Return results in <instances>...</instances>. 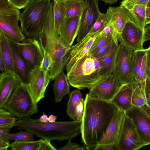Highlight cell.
<instances>
[{
  "label": "cell",
  "mask_w": 150,
  "mask_h": 150,
  "mask_svg": "<svg viewBox=\"0 0 150 150\" xmlns=\"http://www.w3.org/2000/svg\"><path fill=\"white\" fill-rule=\"evenodd\" d=\"M84 101L82 141L88 150H95L119 108L111 101L94 98L88 93Z\"/></svg>",
  "instance_id": "cell-1"
},
{
  "label": "cell",
  "mask_w": 150,
  "mask_h": 150,
  "mask_svg": "<svg viewBox=\"0 0 150 150\" xmlns=\"http://www.w3.org/2000/svg\"><path fill=\"white\" fill-rule=\"evenodd\" d=\"M81 121H60L43 122L30 117L20 119L15 125L20 129L29 131L41 139L61 142L68 141L81 133Z\"/></svg>",
  "instance_id": "cell-2"
},
{
  "label": "cell",
  "mask_w": 150,
  "mask_h": 150,
  "mask_svg": "<svg viewBox=\"0 0 150 150\" xmlns=\"http://www.w3.org/2000/svg\"><path fill=\"white\" fill-rule=\"evenodd\" d=\"M108 75L98 59L87 54L75 63L67 76L70 85L84 89H90Z\"/></svg>",
  "instance_id": "cell-3"
},
{
  "label": "cell",
  "mask_w": 150,
  "mask_h": 150,
  "mask_svg": "<svg viewBox=\"0 0 150 150\" xmlns=\"http://www.w3.org/2000/svg\"><path fill=\"white\" fill-rule=\"evenodd\" d=\"M51 0H32L21 13V28L26 37L38 39Z\"/></svg>",
  "instance_id": "cell-4"
},
{
  "label": "cell",
  "mask_w": 150,
  "mask_h": 150,
  "mask_svg": "<svg viewBox=\"0 0 150 150\" xmlns=\"http://www.w3.org/2000/svg\"><path fill=\"white\" fill-rule=\"evenodd\" d=\"M37 103L28 85L21 83L13 90L3 108L20 119L37 113Z\"/></svg>",
  "instance_id": "cell-5"
},
{
  "label": "cell",
  "mask_w": 150,
  "mask_h": 150,
  "mask_svg": "<svg viewBox=\"0 0 150 150\" xmlns=\"http://www.w3.org/2000/svg\"><path fill=\"white\" fill-rule=\"evenodd\" d=\"M20 13L19 9L7 0H0V32L17 43L26 38L18 24Z\"/></svg>",
  "instance_id": "cell-6"
},
{
  "label": "cell",
  "mask_w": 150,
  "mask_h": 150,
  "mask_svg": "<svg viewBox=\"0 0 150 150\" xmlns=\"http://www.w3.org/2000/svg\"><path fill=\"white\" fill-rule=\"evenodd\" d=\"M119 42L115 74L122 85L133 82L132 64L134 51L122 41Z\"/></svg>",
  "instance_id": "cell-7"
},
{
  "label": "cell",
  "mask_w": 150,
  "mask_h": 150,
  "mask_svg": "<svg viewBox=\"0 0 150 150\" xmlns=\"http://www.w3.org/2000/svg\"><path fill=\"white\" fill-rule=\"evenodd\" d=\"M115 146L118 150H137L145 146L135 126L126 115Z\"/></svg>",
  "instance_id": "cell-8"
},
{
  "label": "cell",
  "mask_w": 150,
  "mask_h": 150,
  "mask_svg": "<svg viewBox=\"0 0 150 150\" xmlns=\"http://www.w3.org/2000/svg\"><path fill=\"white\" fill-rule=\"evenodd\" d=\"M16 43L20 54L30 70L41 66L44 52L38 39L26 38Z\"/></svg>",
  "instance_id": "cell-9"
},
{
  "label": "cell",
  "mask_w": 150,
  "mask_h": 150,
  "mask_svg": "<svg viewBox=\"0 0 150 150\" xmlns=\"http://www.w3.org/2000/svg\"><path fill=\"white\" fill-rule=\"evenodd\" d=\"M121 85L115 74L109 75L90 88L88 94L95 98L111 101Z\"/></svg>",
  "instance_id": "cell-10"
},
{
  "label": "cell",
  "mask_w": 150,
  "mask_h": 150,
  "mask_svg": "<svg viewBox=\"0 0 150 150\" xmlns=\"http://www.w3.org/2000/svg\"><path fill=\"white\" fill-rule=\"evenodd\" d=\"M147 51L146 49L134 52L132 64L133 82L145 94L148 68Z\"/></svg>",
  "instance_id": "cell-11"
},
{
  "label": "cell",
  "mask_w": 150,
  "mask_h": 150,
  "mask_svg": "<svg viewBox=\"0 0 150 150\" xmlns=\"http://www.w3.org/2000/svg\"><path fill=\"white\" fill-rule=\"evenodd\" d=\"M50 80L49 72L41 67L30 71L28 86L37 103L45 97L46 90Z\"/></svg>",
  "instance_id": "cell-12"
},
{
  "label": "cell",
  "mask_w": 150,
  "mask_h": 150,
  "mask_svg": "<svg viewBox=\"0 0 150 150\" xmlns=\"http://www.w3.org/2000/svg\"><path fill=\"white\" fill-rule=\"evenodd\" d=\"M85 7L81 18L80 27L77 39L78 42L89 33L97 21L100 12L98 0H84Z\"/></svg>",
  "instance_id": "cell-13"
},
{
  "label": "cell",
  "mask_w": 150,
  "mask_h": 150,
  "mask_svg": "<svg viewBox=\"0 0 150 150\" xmlns=\"http://www.w3.org/2000/svg\"><path fill=\"white\" fill-rule=\"evenodd\" d=\"M53 1L51 2L47 12L42 29L38 39L43 51L51 55L59 38L57 36L54 23L53 13Z\"/></svg>",
  "instance_id": "cell-14"
},
{
  "label": "cell",
  "mask_w": 150,
  "mask_h": 150,
  "mask_svg": "<svg viewBox=\"0 0 150 150\" xmlns=\"http://www.w3.org/2000/svg\"><path fill=\"white\" fill-rule=\"evenodd\" d=\"M144 31L136 25L131 18L126 23L119 40L135 52L144 49Z\"/></svg>",
  "instance_id": "cell-15"
},
{
  "label": "cell",
  "mask_w": 150,
  "mask_h": 150,
  "mask_svg": "<svg viewBox=\"0 0 150 150\" xmlns=\"http://www.w3.org/2000/svg\"><path fill=\"white\" fill-rule=\"evenodd\" d=\"M71 47L63 45L58 39L51 55V64L49 71L51 80L55 78L62 71L68 62Z\"/></svg>",
  "instance_id": "cell-16"
},
{
  "label": "cell",
  "mask_w": 150,
  "mask_h": 150,
  "mask_svg": "<svg viewBox=\"0 0 150 150\" xmlns=\"http://www.w3.org/2000/svg\"><path fill=\"white\" fill-rule=\"evenodd\" d=\"M125 115L132 120L145 146L150 144V120L139 108L133 106Z\"/></svg>",
  "instance_id": "cell-17"
},
{
  "label": "cell",
  "mask_w": 150,
  "mask_h": 150,
  "mask_svg": "<svg viewBox=\"0 0 150 150\" xmlns=\"http://www.w3.org/2000/svg\"><path fill=\"white\" fill-rule=\"evenodd\" d=\"M125 112L118 109L95 150L105 146H115L121 132Z\"/></svg>",
  "instance_id": "cell-18"
},
{
  "label": "cell",
  "mask_w": 150,
  "mask_h": 150,
  "mask_svg": "<svg viewBox=\"0 0 150 150\" xmlns=\"http://www.w3.org/2000/svg\"><path fill=\"white\" fill-rule=\"evenodd\" d=\"M81 16L65 19L61 28L59 41L64 46L71 47L78 35L80 25Z\"/></svg>",
  "instance_id": "cell-19"
},
{
  "label": "cell",
  "mask_w": 150,
  "mask_h": 150,
  "mask_svg": "<svg viewBox=\"0 0 150 150\" xmlns=\"http://www.w3.org/2000/svg\"><path fill=\"white\" fill-rule=\"evenodd\" d=\"M14 73L6 71L0 75V108H4L14 89L21 83Z\"/></svg>",
  "instance_id": "cell-20"
},
{
  "label": "cell",
  "mask_w": 150,
  "mask_h": 150,
  "mask_svg": "<svg viewBox=\"0 0 150 150\" xmlns=\"http://www.w3.org/2000/svg\"><path fill=\"white\" fill-rule=\"evenodd\" d=\"M98 34L93 35L88 34L82 40L71 47L69 60L66 66L67 72L76 62L88 54L92 44Z\"/></svg>",
  "instance_id": "cell-21"
},
{
  "label": "cell",
  "mask_w": 150,
  "mask_h": 150,
  "mask_svg": "<svg viewBox=\"0 0 150 150\" xmlns=\"http://www.w3.org/2000/svg\"><path fill=\"white\" fill-rule=\"evenodd\" d=\"M9 40L13 55L15 74L19 79L21 83L28 85L30 70L20 54L16 43Z\"/></svg>",
  "instance_id": "cell-22"
},
{
  "label": "cell",
  "mask_w": 150,
  "mask_h": 150,
  "mask_svg": "<svg viewBox=\"0 0 150 150\" xmlns=\"http://www.w3.org/2000/svg\"><path fill=\"white\" fill-rule=\"evenodd\" d=\"M134 88L132 83L122 84L111 102L125 112L133 107L132 98Z\"/></svg>",
  "instance_id": "cell-23"
},
{
  "label": "cell",
  "mask_w": 150,
  "mask_h": 150,
  "mask_svg": "<svg viewBox=\"0 0 150 150\" xmlns=\"http://www.w3.org/2000/svg\"><path fill=\"white\" fill-rule=\"evenodd\" d=\"M108 9L119 40L126 23L131 18L130 13L128 10L120 6L116 7L109 6Z\"/></svg>",
  "instance_id": "cell-24"
},
{
  "label": "cell",
  "mask_w": 150,
  "mask_h": 150,
  "mask_svg": "<svg viewBox=\"0 0 150 150\" xmlns=\"http://www.w3.org/2000/svg\"><path fill=\"white\" fill-rule=\"evenodd\" d=\"M57 3L66 19L81 16L85 7L84 0H69Z\"/></svg>",
  "instance_id": "cell-25"
},
{
  "label": "cell",
  "mask_w": 150,
  "mask_h": 150,
  "mask_svg": "<svg viewBox=\"0 0 150 150\" xmlns=\"http://www.w3.org/2000/svg\"><path fill=\"white\" fill-rule=\"evenodd\" d=\"M119 44L118 40L113 39L112 44L108 51L98 59L101 65L108 75L115 74V63Z\"/></svg>",
  "instance_id": "cell-26"
},
{
  "label": "cell",
  "mask_w": 150,
  "mask_h": 150,
  "mask_svg": "<svg viewBox=\"0 0 150 150\" xmlns=\"http://www.w3.org/2000/svg\"><path fill=\"white\" fill-rule=\"evenodd\" d=\"M54 80L53 85L54 101L58 103L65 95L70 93L69 83L67 75L63 71Z\"/></svg>",
  "instance_id": "cell-27"
},
{
  "label": "cell",
  "mask_w": 150,
  "mask_h": 150,
  "mask_svg": "<svg viewBox=\"0 0 150 150\" xmlns=\"http://www.w3.org/2000/svg\"><path fill=\"white\" fill-rule=\"evenodd\" d=\"M0 54L5 64L7 71L15 73L13 55L9 40L0 32Z\"/></svg>",
  "instance_id": "cell-28"
},
{
  "label": "cell",
  "mask_w": 150,
  "mask_h": 150,
  "mask_svg": "<svg viewBox=\"0 0 150 150\" xmlns=\"http://www.w3.org/2000/svg\"><path fill=\"white\" fill-rule=\"evenodd\" d=\"M146 7L142 5H135L128 10L132 20L136 25L144 31L146 25Z\"/></svg>",
  "instance_id": "cell-29"
},
{
  "label": "cell",
  "mask_w": 150,
  "mask_h": 150,
  "mask_svg": "<svg viewBox=\"0 0 150 150\" xmlns=\"http://www.w3.org/2000/svg\"><path fill=\"white\" fill-rule=\"evenodd\" d=\"M83 98L82 95L79 89L73 91L69 94L66 112L67 115L73 120L76 121L75 109L76 106Z\"/></svg>",
  "instance_id": "cell-30"
},
{
  "label": "cell",
  "mask_w": 150,
  "mask_h": 150,
  "mask_svg": "<svg viewBox=\"0 0 150 150\" xmlns=\"http://www.w3.org/2000/svg\"><path fill=\"white\" fill-rule=\"evenodd\" d=\"M111 20V16L108 9L105 13L100 12L97 21L92 26L88 34L93 35L99 34Z\"/></svg>",
  "instance_id": "cell-31"
},
{
  "label": "cell",
  "mask_w": 150,
  "mask_h": 150,
  "mask_svg": "<svg viewBox=\"0 0 150 150\" xmlns=\"http://www.w3.org/2000/svg\"><path fill=\"white\" fill-rule=\"evenodd\" d=\"M40 139L37 141H19L15 140L10 144V148L12 150H38Z\"/></svg>",
  "instance_id": "cell-32"
},
{
  "label": "cell",
  "mask_w": 150,
  "mask_h": 150,
  "mask_svg": "<svg viewBox=\"0 0 150 150\" xmlns=\"http://www.w3.org/2000/svg\"><path fill=\"white\" fill-rule=\"evenodd\" d=\"M18 118L9 111L0 108V127L11 129L14 126Z\"/></svg>",
  "instance_id": "cell-33"
},
{
  "label": "cell",
  "mask_w": 150,
  "mask_h": 150,
  "mask_svg": "<svg viewBox=\"0 0 150 150\" xmlns=\"http://www.w3.org/2000/svg\"><path fill=\"white\" fill-rule=\"evenodd\" d=\"M133 83L134 88L132 98L133 106L140 108L147 104L146 94L138 86L134 83Z\"/></svg>",
  "instance_id": "cell-34"
},
{
  "label": "cell",
  "mask_w": 150,
  "mask_h": 150,
  "mask_svg": "<svg viewBox=\"0 0 150 150\" xmlns=\"http://www.w3.org/2000/svg\"><path fill=\"white\" fill-rule=\"evenodd\" d=\"M53 13L55 32L57 36L59 38L61 28L65 18L61 12L57 3L54 1Z\"/></svg>",
  "instance_id": "cell-35"
},
{
  "label": "cell",
  "mask_w": 150,
  "mask_h": 150,
  "mask_svg": "<svg viewBox=\"0 0 150 150\" xmlns=\"http://www.w3.org/2000/svg\"><path fill=\"white\" fill-rule=\"evenodd\" d=\"M34 134L31 132L27 130L23 131L22 129L16 133H10L8 135L0 137L9 141L11 140L19 141H33Z\"/></svg>",
  "instance_id": "cell-36"
},
{
  "label": "cell",
  "mask_w": 150,
  "mask_h": 150,
  "mask_svg": "<svg viewBox=\"0 0 150 150\" xmlns=\"http://www.w3.org/2000/svg\"><path fill=\"white\" fill-rule=\"evenodd\" d=\"M110 36L100 35L99 34L92 44L88 54L92 55L96 52L103 45Z\"/></svg>",
  "instance_id": "cell-37"
},
{
  "label": "cell",
  "mask_w": 150,
  "mask_h": 150,
  "mask_svg": "<svg viewBox=\"0 0 150 150\" xmlns=\"http://www.w3.org/2000/svg\"><path fill=\"white\" fill-rule=\"evenodd\" d=\"M113 41L112 36H110L103 45L98 50L92 55L97 59L100 58L108 51Z\"/></svg>",
  "instance_id": "cell-38"
},
{
  "label": "cell",
  "mask_w": 150,
  "mask_h": 150,
  "mask_svg": "<svg viewBox=\"0 0 150 150\" xmlns=\"http://www.w3.org/2000/svg\"><path fill=\"white\" fill-rule=\"evenodd\" d=\"M150 0H123L120 2V6L128 10L135 5L138 4L147 6Z\"/></svg>",
  "instance_id": "cell-39"
},
{
  "label": "cell",
  "mask_w": 150,
  "mask_h": 150,
  "mask_svg": "<svg viewBox=\"0 0 150 150\" xmlns=\"http://www.w3.org/2000/svg\"><path fill=\"white\" fill-rule=\"evenodd\" d=\"M58 149L59 150H88L87 147L84 145L83 146H81L77 143L71 142V140L68 141L66 144Z\"/></svg>",
  "instance_id": "cell-40"
},
{
  "label": "cell",
  "mask_w": 150,
  "mask_h": 150,
  "mask_svg": "<svg viewBox=\"0 0 150 150\" xmlns=\"http://www.w3.org/2000/svg\"><path fill=\"white\" fill-rule=\"evenodd\" d=\"M84 101L82 99L79 102L75 109L76 121H81L84 110Z\"/></svg>",
  "instance_id": "cell-41"
},
{
  "label": "cell",
  "mask_w": 150,
  "mask_h": 150,
  "mask_svg": "<svg viewBox=\"0 0 150 150\" xmlns=\"http://www.w3.org/2000/svg\"><path fill=\"white\" fill-rule=\"evenodd\" d=\"M44 56L41 67L45 70L49 72L51 64V57L49 53L44 51Z\"/></svg>",
  "instance_id": "cell-42"
},
{
  "label": "cell",
  "mask_w": 150,
  "mask_h": 150,
  "mask_svg": "<svg viewBox=\"0 0 150 150\" xmlns=\"http://www.w3.org/2000/svg\"><path fill=\"white\" fill-rule=\"evenodd\" d=\"M51 140L46 139H41L38 150H56L51 144Z\"/></svg>",
  "instance_id": "cell-43"
},
{
  "label": "cell",
  "mask_w": 150,
  "mask_h": 150,
  "mask_svg": "<svg viewBox=\"0 0 150 150\" xmlns=\"http://www.w3.org/2000/svg\"><path fill=\"white\" fill-rule=\"evenodd\" d=\"M13 6L20 9L24 8L32 0H7Z\"/></svg>",
  "instance_id": "cell-44"
},
{
  "label": "cell",
  "mask_w": 150,
  "mask_h": 150,
  "mask_svg": "<svg viewBox=\"0 0 150 150\" xmlns=\"http://www.w3.org/2000/svg\"><path fill=\"white\" fill-rule=\"evenodd\" d=\"M9 142L0 137V150H6L10 147Z\"/></svg>",
  "instance_id": "cell-45"
},
{
  "label": "cell",
  "mask_w": 150,
  "mask_h": 150,
  "mask_svg": "<svg viewBox=\"0 0 150 150\" xmlns=\"http://www.w3.org/2000/svg\"><path fill=\"white\" fill-rule=\"evenodd\" d=\"M150 40V25L146 26L144 30V41Z\"/></svg>",
  "instance_id": "cell-46"
},
{
  "label": "cell",
  "mask_w": 150,
  "mask_h": 150,
  "mask_svg": "<svg viewBox=\"0 0 150 150\" xmlns=\"http://www.w3.org/2000/svg\"><path fill=\"white\" fill-rule=\"evenodd\" d=\"M139 108L150 120V107L148 105L146 104Z\"/></svg>",
  "instance_id": "cell-47"
},
{
  "label": "cell",
  "mask_w": 150,
  "mask_h": 150,
  "mask_svg": "<svg viewBox=\"0 0 150 150\" xmlns=\"http://www.w3.org/2000/svg\"><path fill=\"white\" fill-rule=\"evenodd\" d=\"M10 129L7 128L0 127V137L8 135L10 133Z\"/></svg>",
  "instance_id": "cell-48"
},
{
  "label": "cell",
  "mask_w": 150,
  "mask_h": 150,
  "mask_svg": "<svg viewBox=\"0 0 150 150\" xmlns=\"http://www.w3.org/2000/svg\"><path fill=\"white\" fill-rule=\"evenodd\" d=\"M0 70L2 72H4L7 71L5 64L1 54H0Z\"/></svg>",
  "instance_id": "cell-49"
},
{
  "label": "cell",
  "mask_w": 150,
  "mask_h": 150,
  "mask_svg": "<svg viewBox=\"0 0 150 150\" xmlns=\"http://www.w3.org/2000/svg\"><path fill=\"white\" fill-rule=\"evenodd\" d=\"M97 150H117L115 146L107 145L101 146L98 148Z\"/></svg>",
  "instance_id": "cell-50"
},
{
  "label": "cell",
  "mask_w": 150,
  "mask_h": 150,
  "mask_svg": "<svg viewBox=\"0 0 150 150\" xmlns=\"http://www.w3.org/2000/svg\"><path fill=\"white\" fill-rule=\"evenodd\" d=\"M145 91L147 105L150 107V89L146 86Z\"/></svg>",
  "instance_id": "cell-51"
},
{
  "label": "cell",
  "mask_w": 150,
  "mask_h": 150,
  "mask_svg": "<svg viewBox=\"0 0 150 150\" xmlns=\"http://www.w3.org/2000/svg\"><path fill=\"white\" fill-rule=\"evenodd\" d=\"M146 86L150 89V67L149 66L146 80Z\"/></svg>",
  "instance_id": "cell-52"
},
{
  "label": "cell",
  "mask_w": 150,
  "mask_h": 150,
  "mask_svg": "<svg viewBox=\"0 0 150 150\" xmlns=\"http://www.w3.org/2000/svg\"><path fill=\"white\" fill-rule=\"evenodd\" d=\"M48 118L47 115L43 113L42 115L39 118V120L42 122H48Z\"/></svg>",
  "instance_id": "cell-53"
},
{
  "label": "cell",
  "mask_w": 150,
  "mask_h": 150,
  "mask_svg": "<svg viewBox=\"0 0 150 150\" xmlns=\"http://www.w3.org/2000/svg\"><path fill=\"white\" fill-rule=\"evenodd\" d=\"M57 117L56 115H50L48 118V121L51 122H56Z\"/></svg>",
  "instance_id": "cell-54"
},
{
  "label": "cell",
  "mask_w": 150,
  "mask_h": 150,
  "mask_svg": "<svg viewBox=\"0 0 150 150\" xmlns=\"http://www.w3.org/2000/svg\"><path fill=\"white\" fill-rule=\"evenodd\" d=\"M147 58L148 66L150 67V46L147 48Z\"/></svg>",
  "instance_id": "cell-55"
},
{
  "label": "cell",
  "mask_w": 150,
  "mask_h": 150,
  "mask_svg": "<svg viewBox=\"0 0 150 150\" xmlns=\"http://www.w3.org/2000/svg\"><path fill=\"white\" fill-rule=\"evenodd\" d=\"M104 2L106 4H112L116 2L117 0H98Z\"/></svg>",
  "instance_id": "cell-56"
},
{
  "label": "cell",
  "mask_w": 150,
  "mask_h": 150,
  "mask_svg": "<svg viewBox=\"0 0 150 150\" xmlns=\"http://www.w3.org/2000/svg\"><path fill=\"white\" fill-rule=\"evenodd\" d=\"M146 16H150V6H147L146 8Z\"/></svg>",
  "instance_id": "cell-57"
},
{
  "label": "cell",
  "mask_w": 150,
  "mask_h": 150,
  "mask_svg": "<svg viewBox=\"0 0 150 150\" xmlns=\"http://www.w3.org/2000/svg\"><path fill=\"white\" fill-rule=\"evenodd\" d=\"M146 25L150 24V16L146 17Z\"/></svg>",
  "instance_id": "cell-58"
},
{
  "label": "cell",
  "mask_w": 150,
  "mask_h": 150,
  "mask_svg": "<svg viewBox=\"0 0 150 150\" xmlns=\"http://www.w3.org/2000/svg\"><path fill=\"white\" fill-rule=\"evenodd\" d=\"M52 0L54 2H56V3H58V2H60L64 1L69 0Z\"/></svg>",
  "instance_id": "cell-59"
},
{
  "label": "cell",
  "mask_w": 150,
  "mask_h": 150,
  "mask_svg": "<svg viewBox=\"0 0 150 150\" xmlns=\"http://www.w3.org/2000/svg\"><path fill=\"white\" fill-rule=\"evenodd\" d=\"M150 6V1H149V2L148 4L147 5V6Z\"/></svg>",
  "instance_id": "cell-60"
},
{
  "label": "cell",
  "mask_w": 150,
  "mask_h": 150,
  "mask_svg": "<svg viewBox=\"0 0 150 150\" xmlns=\"http://www.w3.org/2000/svg\"><path fill=\"white\" fill-rule=\"evenodd\" d=\"M118 0H117V1H118Z\"/></svg>",
  "instance_id": "cell-61"
}]
</instances>
